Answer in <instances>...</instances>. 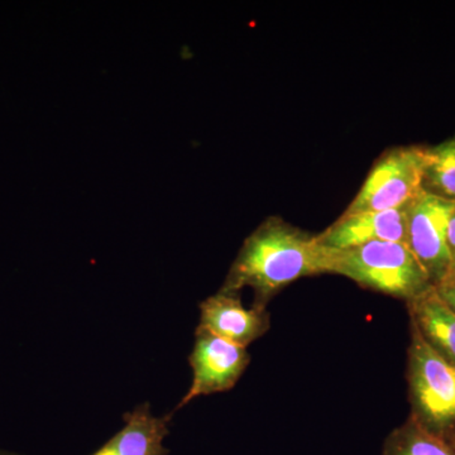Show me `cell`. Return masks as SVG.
<instances>
[{"label":"cell","mask_w":455,"mask_h":455,"mask_svg":"<svg viewBox=\"0 0 455 455\" xmlns=\"http://www.w3.org/2000/svg\"><path fill=\"white\" fill-rule=\"evenodd\" d=\"M331 274V250L316 235L269 217L245 239L221 291L254 292L253 307L266 309L268 301L300 278Z\"/></svg>","instance_id":"6da1fadb"},{"label":"cell","mask_w":455,"mask_h":455,"mask_svg":"<svg viewBox=\"0 0 455 455\" xmlns=\"http://www.w3.org/2000/svg\"><path fill=\"white\" fill-rule=\"evenodd\" d=\"M331 274L405 302L435 287L409 245L398 242H371L349 250H331Z\"/></svg>","instance_id":"7a4b0ae2"},{"label":"cell","mask_w":455,"mask_h":455,"mask_svg":"<svg viewBox=\"0 0 455 455\" xmlns=\"http://www.w3.org/2000/svg\"><path fill=\"white\" fill-rule=\"evenodd\" d=\"M411 418L447 440L455 430V367L440 357L411 326L407 349Z\"/></svg>","instance_id":"3957f363"},{"label":"cell","mask_w":455,"mask_h":455,"mask_svg":"<svg viewBox=\"0 0 455 455\" xmlns=\"http://www.w3.org/2000/svg\"><path fill=\"white\" fill-rule=\"evenodd\" d=\"M427 146L392 147L376 161L343 214L403 208L420 196Z\"/></svg>","instance_id":"277c9868"},{"label":"cell","mask_w":455,"mask_h":455,"mask_svg":"<svg viewBox=\"0 0 455 455\" xmlns=\"http://www.w3.org/2000/svg\"><path fill=\"white\" fill-rule=\"evenodd\" d=\"M455 203L421 191L409 209L407 245L429 275L434 286L451 276L447 233Z\"/></svg>","instance_id":"5b68a950"},{"label":"cell","mask_w":455,"mask_h":455,"mask_svg":"<svg viewBox=\"0 0 455 455\" xmlns=\"http://www.w3.org/2000/svg\"><path fill=\"white\" fill-rule=\"evenodd\" d=\"M188 361L193 370V382L175 411L196 397L232 390L247 370L251 357L244 347L197 328L196 344Z\"/></svg>","instance_id":"8992f818"},{"label":"cell","mask_w":455,"mask_h":455,"mask_svg":"<svg viewBox=\"0 0 455 455\" xmlns=\"http://www.w3.org/2000/svg\"><path fill=\"white\" fill-rule=\"evenodd\" d=\"M410 205L411 203L391 211L343 214L324 232L316 235L317 241L331 250H349L371 242L407 244Z\"/></svg>","instance_id":"52a82bcc"},{"label":"cell","mask_w":455,"mask_h":455,"mask_svg":"<svg viewBox=\"0 0 455 455\" xmlns=\"http://www.w3.org/2000/svg\"><path fill=\"white\" fill-rule=\"evenodd\" d=\"M269 325L267 310L244 307L239 293L220 290L200 304V325L197 328L244 348L267 333Z\"/></svg>","instance_id":"ba28073f"},{"label":"cell","mask_w":455,"mask_h":455,"mask_svg":"<svg viewBox=\"0 0 455 455\" xmlns=\"http://www.w3.org/2000/svg\"><path fill=\"white\" fill-rule=\"evenodd\" d=\"M124 427L92 455H169L164 440L170 433L172 414L152 415L148 403L124 415Z\"/></svg>","instance_id":"9c48e42d"},{"label":"cell","mask_w":455,"mask_h":455,"mask_svg":"<svg viewBox=\"0 0 455 455\" xmlns=\"http://www.w3.org/2000/svg\"><path fill=\"white\" fill-rule=\"evenodd\" d=\"M412 328L430 348L455 367V313L440 299L435 287L406 302Z\"/></svg>","instance_id":"30bf717a"},{"label":"cell","mask_w":455,"mask_h":455,"mask_svg":"<svg viewBox=\"0 0 455 455\" xmlns=\"http://www.w3.org/2000/svg\"><path fill=\"white\" fill-rule=\"evenodd\" d=\"M382 455H455V447L410 416L405 423L388 434L383 443Z\"/></svg>","instance_id":"8fae6325"},{"label":"cell","mask_w":455,"mask_h":455,"mask_svg":"<svg viewBox=\"0 0 455 455\" xmlns=\"http://www.w3.org/2000/svg\"><path fill=\"white\" fill-rule=\"evenodd\" d=\"M424 193L455 203V136L436 146H427Z\"/></svg>","instance_id":"7c38bea8"},{"label":"cell","mask_w":455,"mask_h":455,"mask_svg":"<svg viewBox=\"0 0 455 455\" xmlns=\"http://www.w3.org/2000/svg\"><path fill=\"white\" fill-rule=\"evenodd\" d=\"M443 301L455 313V274L451 275L442 284L435 287Z\"/></svg>","instance_id":"4fadbf2b"},{"label":"cell","mask_w":455,"mask_h":455,"mask_svg":"<svg viewBox=\"0 0 455 455\" xmlns=\"http://www.w3.org/2000/svg\"><path fill=\"white\" fill-rule=\"evenodd\" d=\"M447 244L449 257H451V275H453L455 274V209L451 212V218H449Z\"/></svg>","instance_id":"5bb4252c"},{"label":"cell","mask_w":455,"mask_h":455,"mask_svg":"<svg viewBox=\"0 0 455 455\" xmlns=\"http://www.w3.org/2000/svg\"><path fill=\"white\" fill-rule=\"evenodd\" d=\"M449 442H451V444H453L455 447V430H454V433L451 434V439H449Z\"/></svg>","instance_id":"9a60e30c"},{"label":"cell","mask_w":455,"mask_h":455,"mask_svg":"<svg viewBox=\"0 0 455 455\" xmlns=\"http://www.w3.org/2000/svg\"><path fill=\"white\" fill-rule=\"evenodd\" d=\"M0 455H14V454L5 453V451H0Z\"/></svg>","instance_id":"2e32d148"}]
</instances>
